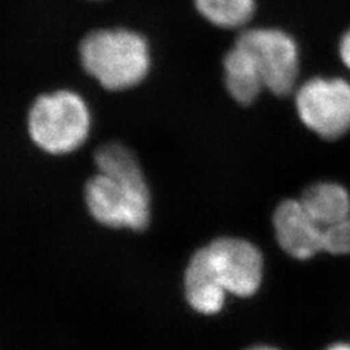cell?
Masks as SVG:
<instances>
[{"instance_id": "2", "label": "cell", "mask_w": 350, "mask_h": 350, "mask_svg": "<svg viewBox=\"0 0 350 350\" xmlns=\"http://www.w3.org/2000/svg\"><path fill=\"white\" fill-rule=\"evenodd\" d=\"M96 172L86 181L83 200L96 224L144 232L152 219V194L136 153L120 142L95 150Z\"/></svg>"}, {"instance_id": "12", "label": "cell", "mask_w": 350, "mask_h": 350, "mask_svg": "<svg viewBox=\"0 0 350 350\" xmlns=\"http://www.w3.org/2000/svg\"><path fill=\"white\" fill-rule=\"evenodd\" d=\"M338 51H340V57L343 63L350 69V29L343 36Z\"/></svg>"}, {"instance_id": "10", "label": "cell", "mask_w": 350, "mask_h": 350, "mask_svg": "<svg viewBox=\"0 0 350 350\" xmlns=\"http://www.w3.org/2000/svg\"><path fill=\"white\" fill-rule=\"evenodd\" d=\"M199 14L221 28H238L253 18L256 0H194Z\"/></svg>"}, {"instance_id": "9", "label": "cell", "mask_w": 350, "mask_h": 350, "mask_svg": "<svg viewBox=\"0 0 350 350\" xmlns=\"http://www.w3.org/2000/svg\"><path fill=\"white\" fill-rule=\"evenodd\" d=\"M224 68L226 90L234 100L243 105L253 103L265 88L253 57L235 44L225 56Z\"/></svg>"}, {"instance_id": "6", "label": "cell", "mask_w": 350, "mask_h": 350, "mask_svg": "<svg viewBox=\"0 0 350 350\" xmlns=\"http://www.w3.org/2000/svg\"><path fill=\"white\" fill-rule=\"evenodd\" d=\"M295 103L301 122L323 139H337L350 130V85L343 79L305 82Z\"/></svg>"}, {"instance_id": "1", "label": "cell", "mask_w": 350, "mask_h": 350, "mask_svg": "<svg viewBox=\"0 0 350 350\" xmlns=\"http://www.w3.org/2000/svg\"><path fill=\"white\" fill-rule=\"evenodd\" d=\"M265 276V260L250 241L221 237L194 251L184 270L185 302L200 315H216L224 310L228 295L250 298Z\"/></svg>"}, {"instance_id": "3", "label": "cell", "mask_w": 350, "mask_h": 350, "mask_svg": "<svg viewBox=\"0 0 350 350\" xmlns=\"http://www.w3.org/2000/svg\"><path fill=\"white\" fill-rule=\"evenodd\" d=\"M79 59L83 70L113 92L140 85L152 68L150 46L145 36L123 27L88 32L79 44Z\"/></svg>"}, {"instance_id": "7", "label": "cell", "mask_w": 350, "mask_h": 350, "mask_svg": "<svg viewBox=\"0 0 350 350\" xmlns=\"http://www.w3.org/2000/svg\"><path fill=\"white\" fill-rule=\"evenodd\" d=\"M273 226L280 248L297 260H310L324 251V228L304 209L301 200L282 202L273 215Z\"/></svg>"}, {"instance_id": "5", "label": "cell", "mask_w": 350, "mask_h": 350, "mask_svg": "<svg viewBox=\"0 0 350 350\" xmlns=\"http://www.w3.org/2000/svg\"><path fill=\"white\" fill-rule=\"evenodd\" d=\"M237 46L253 57L265 88L276 95H288L297 83L299 53L297 42L284 32L271 28L248 29Z\"/></svg>"}, {"instance_id": "8", "label": "cell", "mask_w": 350, "mask_h": 350, "mask_svg": "<svg viewBox=\"0 0 350 350\" xmlns=\"http://www.w3.org/2000/svg\"><path fill=\"white\" fill-rule=\"evenodd\" d=\"M304 209L321 228L350 217V194L337 183H317L302 194Z\"/></svg>"}, {"instance_id": "11", "label": "cell", "mask_w": 350, "mask_h": 350, "mask_svg": "<svg viewBox=\"0 0 350 350\" xmlns=\"http://www.w3.org/2000/svg\"><path fill=\"white\" fill-rule=\"evenodd\" d=\"M324 251L333 256L350 254V217L324 229Z\"/></svg>"}, {"instance_id": "13", "label": "cell", "mask_w": 350, "mask_h": 350, "mask_svg": "<svg viewBox=\"0 0 350 350\" xmlns=\"http://www.w3.org/2000/svg\"><path fill=\"white\" fill-rule=\"evenodd\" d=\"M324 350H350V343H334Z\"/></svg>"}, {"instance_id": "14", "label": "cell", "mask_w": 350, "mask_h": 350, "mask_svg": "<svg viewBox=\"0 0 350 350\" xmlns=\"http://www.w3.org/2000/svg\"><path fill=\"white\" fill-rule=\"evenodd\" d=\"M247 350H279V349L273 347V346H269V345H256V346L248 347Z\"/></svg>"}, {"instance_id": "4", "label": "cell", "mask_w": 350, "mask_h": 350, "mask_svg": "<svg viewBox=\"0 0 350 350\" xmlns=\"http://www.w3.org/2000/svg\"><path fill=\"white\" fill-rule=\"evenodd\" d=\"M92 114L85 98L70 90L46 92L36 98L27 117L32 144L49 155H69L85 145Z\"/></svg>"}]
</instances>
